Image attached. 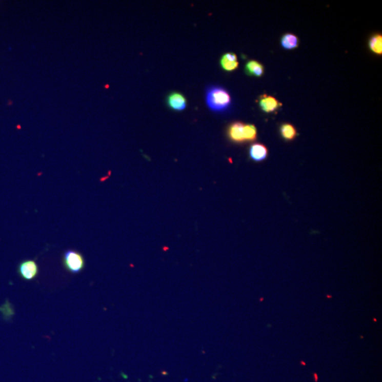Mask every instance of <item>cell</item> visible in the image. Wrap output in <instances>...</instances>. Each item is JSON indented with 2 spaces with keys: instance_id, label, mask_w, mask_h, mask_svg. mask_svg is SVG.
<instances>
[{
  "instance_id": "10",
  "label": "cell",
  "mask_w": 382,
  "mask_h": 382,
  "mask_svg": "<svg viewBox=\"0 0 382 382\" xmlns=\"http://www.w3.org/2000/svg\"><path fill=\"white\" fill-rule=\"evenodd\" d=\"M279 132L283 138L288 141L293 140L297 135L296 128L290 124L282 125L279 128Z\"/></svg>"
},
{
  "instance_id": "4",
  "label": "cell",
  "mask_w": 382,
  "mask_h": 382,
  "mask_svg": "<svg viewBox=\"0 0 382 382\" xmlns=\"http://www.w3.org/2000/svg\"><path fill=\"white\" fill-rule=\"evenodd\" d=\"M18 274L25 280H31L38 275V266L33 260H24L18 268Z\"/></svg>"
},
{
  "instance_id": "2",
  "label": "cell",
  "mask_w": 382,
  "mask_h": 382,
  "mask_svg": "<svg viewBox=\"0 0 382 382\" xmlns=\"http://www.w3.org/2000/svg\"><path fill=\"white\" fill-rule=\"evenodd\" d=\"M63 264L67 271L71 273L77 274L85 268V260L83 255L78 251L68 250L64 253Z\"/></svg>"
},
{
  "instance_id": "7",
  "label": "cell",
  "mask_w": 382,
  "mask_h": 382,
  "mask_svg": "<svg viewBox=\"0 0 382 382\" xmlns=\"http://www.w3.org/2000/svg\"><path fill=\"white\" fill-rule=\"evenodd\" d=\"M259 105L263 111L266 113H272L278 109L282 104H279L278 100L273 96L264 94L260 97Z\"/></svg>"
},
{
  "instance_id": "5",
  "label": "cell",
  "mask_w": 382,
  "mask_h": 382,
  "mask_svg": "<svg viewBox=\"0 0 382 382\" xmlns=\"http://www.w3.org/2000/svg\"><path fill=\"white\" fill-rule=\"evenodd\" d=\"M167 104L171 109L176 111H184L187 106L185 96L180 93L173 92L167 97Z\"/></svg>"
},
{
  "instance_id": "9",
  "label": "cell",
  "mask_w": 382,
  "mask_h": 382,
  "mask_svg": "<svg viewBox=\"0 0 382 382\" xmlns=\"http://www.w3.org/2000/svg\"><path fill=\"white\" fill-rule=\"evenodd\" d=\"M245 71L248 75L260 77L264 73V68L258 61H250L246 65Z\"/></svg>"
},
{
  "instance_id": "11",
  "label": "cell",
  "mask_w": 382,
  "mask_h": 382,
  "mask_svg": "<svg viewBox=\"0 0 382 382\" xmlns=\"http://www.w3.org/2000/svg\"><path fill=\"white\" fill-rule=\"evenodd\" d=\"M281 45L285 49L292 50L298 47L299 40L295 35L286 33L281 38Z\"/></svg>"
},
{
  "instance_id": "13",
  "label": "cell",
  "mask_w": 382,
  "mask_h": 382,
  "mask_svg": "<svg viewBox=\"0 0 382 382\" xmlns=\"http://www.w3.org/2000/svg\"><path fill=\"white\" fill-rule=\"evenodd\" d=\"M246 140L253 142L257 138V129L253 125H245Z\"/></svg>"
},
{
  "instance_id": "6",
  "label": "cell",
  "mask_w": 382,
  "mask_h": 382,
  "mask_svg": "<svg viewBox=\"0 0 382 382\" xmlns=\"http://www.w3.org/2000/svg\"><path fill=\"white\" fill-rule=\"evenodd\" d=\"M249 154L253 162H263L268 157V150L266 145L255 143L249 148Z\"/></svg>"
},
{
  "instance_id": "1",
  "label": "cell",
  "mask_w": 382,
  "mask_h": 382,
  "mask_svg": "<svg viewBox=\"0 0 382 382\" xmlns=\"http://www.w3.org/2000/svg\"><path fill=\"white\" fill-rule=\"evenodd\" d=\"M206 103L209 109L220 112L228 109L232 103V98L226 89L219 86H212L206 91Z\"/></svg>"
},
{
  "instance_id": "3",
  "label": "cell",
  "mask_w": 382,
  "mask_h": 382,
  "mask_svg": "<svg viewBox=\"0 0 382 382\" xmlns=\"http://www.w3.org/2000/svg\"><path fill=\"white\" fill-rule=\"evenodd\" d=\"M245 125L242 122H234L231 124L227 129L229 139L238 144L246 143Z\"/></svg>"
},
{
  "instance_id": "8",
  "label": "cell",
  "mask_w": 382,
  "mask_h": 382,
  "mask_svg": "<svg viewBox=\"0 0 382 382\" xmlns=\"http://www.w3.org/2000/svg\"><path fill=\"white\" fill-rule=\"evenodd\" d=\"M222 68L227 72H232L236 70L238 67L237 56L233 53H225L220 59Z\"/></svg>"
},
{
  "instance_id": "12",
  "label": "cell",
  "mask_w": 382,
  "mask_h": 382,
  "mask_svg": "<svg viewBox=\"0 0 382 382\" xmlns=\"http://www.w3.org/2000/svg\"><path fill=\"white\" fill-rule=\"evenodd\" d=\"M369 47L373 53L377 55L382 53V36L381 34H375L370 39Z\"/></svg>"
}]
</instances>
